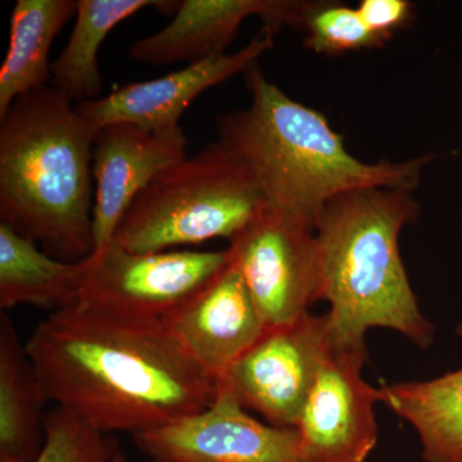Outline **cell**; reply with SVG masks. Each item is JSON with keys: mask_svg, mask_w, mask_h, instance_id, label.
<instances>
[{"mask_svg": "<svg viewBox=\"0 0 462 462\" xmlns=\"http://www.w3.org/2000/svg\"><path fill=\"white\" fill-rule=\"evenodd\" d=\"M26 349L47 402L105 434L156 430L217 394L163 320L76 303L42 320Z\"/></svg>", "mask_w": 462, "mask_h": 462, "instance_id": "1", "label": "cell"}, {"mask_svg": "<svg viewBox=\"0 0 462 462\" xmlns=\"http://www.w3.org/2000/svg\"><path fill=\"white\" fill-rule=\"evenodd\" d=\"M275 32L263 27L260 32L236 53L218 54L188 65L153 80L124 85L90 102L75 105L78 114L99 129L112 124H130L147 130L180 127L182 114L203 91L247 74L260 57L273 47Z\"/></svg>", "mask_w": 462, "mask_h": 462, "instance_id": "11", "label": "cell"}, {"mask_svg": "<svg viewBox=\"0 0 462 462\" xmlns=\"http://www.w3.org/2000/svg\"><path fill=\"white\" fill-rule=\"evenodd\" d=\"M163 321L216 383L267 329L231 260L214 281Z\"/></svg>", "mask_w": 462, "mask_h": 462, "instance_id": "14", "label": "cell"}, {"mask_svg": "<svg viewBox=\"0 0 462 462\" xmlns=\"http://www.w3.org/2000/svg\"><path fill=\"white\" fill-rule=\"evenodd\" d=\"M229 243L231 263L266 328L291 324L321 300L314 227L266 208Z\"/></svg>", "mask_w": 462, "mask_h": 462, "instance_id": "7", "label": "cell"}, {"mask_svg": "<svg viewBox=\"0 0 462 462\" xmlns=\"http://www.w3.org/2000/svg\"><path fill=\"white\" fill-rule=\"evenodd\" d=\"M367 27L383 45L398 30L413 20V5L409 0H363L357 7Z\"/></svg>", "mask_w": 462, "mask_h": 462, "instance_id": "22", "label": "cell"}, {"mask_svg": "<svg viewBox=\"0 0 462 462\" xmlns=\"http://www.w3.org/2000/svg\"><path fill=\"white\" fill-rule=\"evenodd\" d=\"M461 236H462V211H461Z\"/></svg>", "mask_w": 462, "mask_h": 462, "instance_id": "24", "label": "cell"}, {"mask_svg": "<svg viewBox=\"0 0 462 462\" xmlns=\"http://www.w3.org/2000/svg\"><path fill=\"white\" fill-rule=\"evenodd\" d=\"M456 331L462 338V324ZM380 394L419 434L425 462H462V367L425 382L383 385Z\"/></svg>", "mask_w": 462, "mask_h": 462, "instance_id": "18", "label": "cell"}, {"mask_svg": "<svg viewBox=\"0 0 462 462\" xmlns=\"http://www.w3.org/2000/svg\"><path fill=\"white\" fill-rule=\"evenodd\" d=\"M136 446L165 462H309L294 427H275L252 418L226 389L194 413L134 436Z\"/></svg>", "mask_w": 462, "mask_h": 462, "instance_id": "9", "label": "cell"}, {"mask_svg": "<svg viewBox=\"0 0 462 462\" xmlns=\"http://www.w3.org/2000/svg\"><path fill=\"white\" fill-rule=\"evenodd\" d=\"M26 343L0 316V462H33L45 439L47 404Z\"/></svg>", "mask_w": 462, "mask_h": 462, "instance_id": "16", "label": "cell"}, {"mask_svg": "<svg viewBox=\"0 0 462 462\" xmlns=\"http://www.w3.org/2000/svg\"><path fill=\"white\" fill-rule=\"evenodd\" d=\"M151 462H165V461H160V460H152Z\"/></svg>", "mask_w": 462, "mask_h": 462, "instance_id": "25", "label": "cell"}, {"mask_svg": "<svg viewBox=\"0 0 462 462\" xmlns=\"http://www.w3.org/2000/svg\"><path fill=\"white\" fill-rule=\"evenodd\" d=\"M266 208L248 170L214 143L157 175L127 209L112 242L135 254L230 242Z\"/></svg>", "mask_w": 462, "mask_h": 462, "instance_id": "5", "label": "cell"}, {"mask_svg": "<svg viewBox=\"0 0 462 462\" xmlns=\"http://www.w3.org/2000/svg\"><path fill=\"white\" fill-rule=\"evenodd\" d=\"M366 348H331L296 424L309 462H364L378 443L380 389L361 376Z\"/></svg>", "mask_w": 462, "mask_h": 462, "instance_id": "10", "label": "cell"}, {"mask_svg": "<svg viewBox=\"0 0 462 462\" xmlns=\"http://www.w3.org/2000/svg\"><path fill=\"white\" fill-rule=\"evenodd\" d=\"M112 462H127L126 457H125V455L123 452L120 451L117 452V454L115 455L114 460Z\"/></svg>", "mask_w": 462, "mask_h": 462, "instance_id": "23", "label": "cell"}, {"mask_svg": "<svg viewBox=\"0 0 462 462\" xmlns=\"http://www.w3.org/2000/svg\"><path fill=\"white\" fill-rule=\"evenodd\" d=\"M187 145L181 126L156 132L135 125L112 124L97 130L93 148V254L111 245L136 197L163 170L187 157Z\"/></svg>", "mask_w": 462, "mask_h": 462, "instance_id": "12", "label": "cell"}, {"mask_svg": "<svg viewBox=\"0 0 462 462\" xmlns=\"http://www.w3.org/2000/svg\"><path fill=\"white\" fill-rule=\"evenodd\" d=\"M331 348L328 315L307 312L291 324L267 328L217 385L269 424L296 428Z\"/></svg>", "mask_w": 462, "mask_h": 462, "instance_id": "8", "label": "cell"}, {"mask_svg": "<svg viewBox=\"0 0 462 462\" xmlns=\"http://www.w3.org/2000/svg\"><path fill=\"white\" fill-rule=\"evenodd\" d=\"M97 130L48 85L0 117V223L66 263L94 252Z\"/></svg>", "mask_w": 462, "mask_h": 462, "instance_id": "3", "label": "cell"}, {"mask_svg": "<svg viewBox=\"0 0 462 462\" xmlns=\"http://www.w3.org/2000/svg\"><path fill=\"white\" fill-rule=\"evenodd\" d=\"M44 428V445L33 462H112L120 451L115 437L94 430L60 407L48 411Z\"/></svg>", "mask_w": 462, "mask_h": 462, "instance_id": "21", "label": "cell"}, {"mask_svg": "<svg viewBox=\"0 0 462 462\" xmlns=\"http://www.w3.org/2000/svg\"><path fill=\"white\" fill-rule=\"evenodd\" d=\"M153 0H78L75 25L65 50L51 63L54 89L75 105L100 98L98 53L116 26L148 7L169 8Z\"/></svg>", "mask_w": 462, "mask_h": 462, "instance_id": "19", "label": "cell"}, {"mask_svg": "<svg viewBox=\"0 0 462 462\" xmlns=\"http://www.w3.org/2000/svg\"><path fill=\"white\" fill-rule=\"evenodd\" d=\"M306 7L298 0H182L171 23L134 42L129 56L149 65H194L224 54L248 17H260L273 32L284 26L298 30Z\"/></svg>", "mask_w": 462, "mask_h": 462, "instance_id": "13", "label": "cell"}, {"mask_svg": "<svg viewBox=\"0 0 462 462\" xmlns=\"http://www.w3.org/2000/svg\"><path fill=\"white\" fill-rule=\"evenodd\" d=\"M91 257L79 303L149 320H165L230 263L227 248L135 254L114 242Z\"/></svg>", "mask_w": 462, "mask_h": 462, "instance_id": "6", "label": "cell"}, {"mask_svg": "<svg viewBox=\"0 0 462 462\" xmlns=\"http://www.w3.org/2000/svg\"><path fill=\"white\" fill-rule=\"evenodd\" d=\"M76 12V0H18L14 5L8 51L0 67V117L18 97L51 81V44Z\"/></svg>", "mask_w": 462, "mask_h": 462, "instance_id": "17", "label": "cell"}, {"mask_svg": "<svg viewBox=\"0 0 462 462\" xmlns=\"http://www.w3.org/2000/svg\"><path fill=\"white\" fill-rule=\"evenodd\" d=\"M419 216L411 191L363 188L340 194L315 226L321 300L333 348H366L372 328L402 334L428 348L436 327L419 307L400 252V234Z\"/></svg>", "mask_w": 462, "mask_h": 462, "instance_id": "4", "label": "cell"}, {"mask_svg": "<svg viewBox=\"0 0 462 462\" xmlns=\"http://www.w3.org/2000/svg\"><path fill=\"white\" fill-rule=\"evenodd\" d=\"M245 76L251 103L218 118L217 143L248 170L267 208L315 229L324 207L346 191L418 188L430 156L364 162L324 115L267 80L258 63Z\"/></svg>", "mask_w": 462, "mask_h": 462, "instance_id": "2", "label": "cell"}, {"mask_svg": "<svg viewBox=\"0 0 462 462\" xmlns=\"http://www.w3.org/2000/svg\"><path fill=\"white\" fill-rule=\"evenodd\" d=\"M93 266L57 260L32 240L0 223V307L20 305L60 311L79 303Z\"/></svg>", "mask_w": 462, "mask_h": 462, "instance_id": "15", "label": "cell"}, {"mask_svg": "<svg viewBox=\"0 0 462 462\" xmlns=\"http://www.w3.org/2000/svg\"><path fill=\"white\" fill-rule=\"evenodd\" d=\"M300 32L307 48L327 56L384 47L358 9L340 3L311 2Z\"/></svg>", "mask_w": 462, "mask_h": 462, "instance_id": "20", "label": "cell"}]
</instances>
